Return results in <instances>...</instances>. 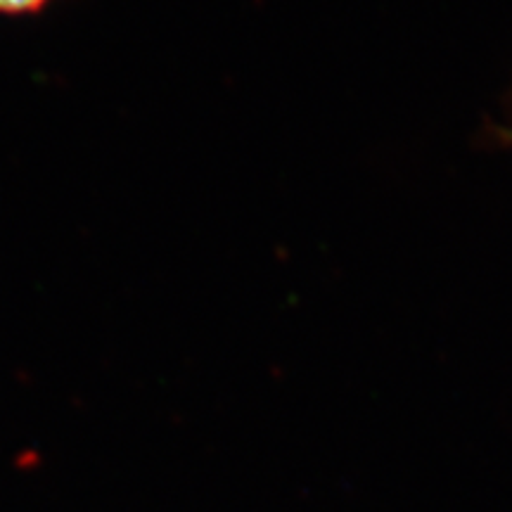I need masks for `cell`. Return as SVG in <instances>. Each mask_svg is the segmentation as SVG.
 I'll use <instances>...</instances> for the list:
<instances>
[{
    "label": "cell",
    "mask_w": 512,
    "mask_h": 512,
    "mask_svg": "<svg viewBox=\"0 0 512 512\" xmlns=\"http://www.w3.org/2000/svg\"><path fill=\"white\" fill-rule=\"evenodd\" d=\"M53 3L55 0H0V17H31Z\"/></svg>",
    "instance_id": "obj_1"
}]
</instances>
